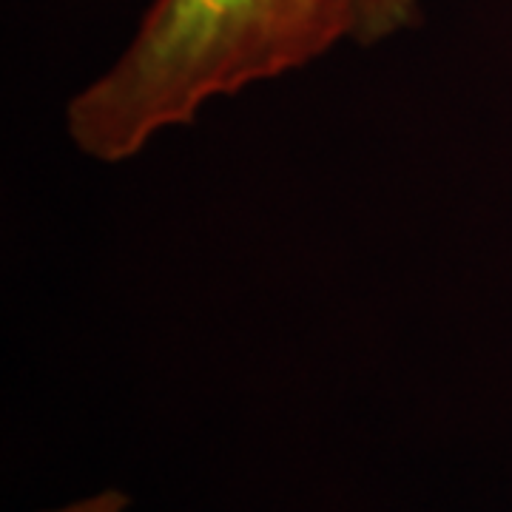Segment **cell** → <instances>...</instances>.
<instances>
[{
	"instance_id": "obj_1",
	"label": "cell",
	"mask_w": 512,
	"mask_h": 512,
	"mask_svg": "<svg viewBox=\"0 0 512 512\" xmlns=\"http://www.w3.org/2000/svg\"><path fill=\"white\" fill-rule=\"evenodd\" d=\"M350 40L342 0H154L123 55L66 106L86 157L123 163L163 131Z\"/></svg>"
},
{
	"instance_id": "obj_2",
	"label": "cell",
	"mask_w": 512,
	"mask_h": 512,
	"mask_svg": "<svg viewBox=\"0 0 512 512\" xmlns=\"http://www.w3.org/2000/svg\"><path fill=\"white\" fill-rule=\"evenodd\" d=\"M350 20V40L373 46L396 37L421 20V0H342Z\"/></svg>"
},
{
	"instance_id": "obj_3",
	"label": "cell",
	"mask_w": 512,
	"mask_h": 512,
	"mask_svg": "<svg viewBox=\"0 0 512 512\" xmlns=\"http://www.w3.org/2000/svg\"><path fill=\"white\" fill-rule=\"evenodd\" d=\"M128 510V495L120 490H103V493H94L89 498H80L74 504H66L60 510L49 512H126Z\"/></svg>"
}]
</instances>
